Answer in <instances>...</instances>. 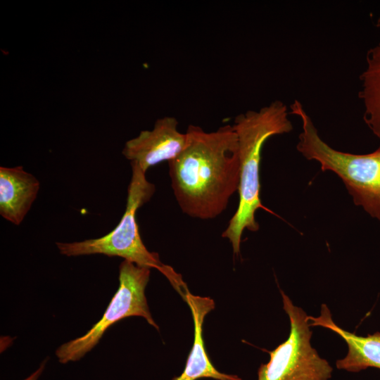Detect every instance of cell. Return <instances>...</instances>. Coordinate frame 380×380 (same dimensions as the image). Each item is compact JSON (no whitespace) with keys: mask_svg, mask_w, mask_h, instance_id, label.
Returning a JSON list of instances; mask_svg holds the SVG:
<instances>
[{"mask_svg":"<svg viewBox=\"0 0 380 380\" xmlns=\"http://www.w3.org/2000/svg\"><path fill=\"white\" fill-rule=\"evenodd\" d=\"M286 105L276 100L258 110H249L238 115L232 125L236 134L239 160V204L222 236L229 239L234 254L240 252L245 229L256 232L259 224L255 213L265 208L260 197V164L266 141L274 135L293 129Z\"/></svg>","mask_w":380,"mask_h":380,"instance_id":"2","label":"cell"},{"mask_svg":"<svg viewBox=\"0 0 380 380\" xmlns=\"http://www.w3.org/2000/svg\"><path fill=\"white\" fill-rule=\"evenodd\" d=\"M376 25H377L378 27H380V15H379V18H378V20H377V24H376Z\"/></svg>","mask_w":380,"mask_h":380,"instance_id":"13","label":"cell"},{"mask_svg":"<svg viewBox=\"0 0 380 380\" xmlns=\"http://www.w3.org/2000/svg\"><path fill=\"white\" fill-rule=\"evenodd\" d=\"M130 164L132 177L127 188L126 208L118 225L108 234L97 239L56 242V245L60 253L68 257L102 254L120 257L140 267L155 268L165 275L182 296L187 287L181 275L170 266L163 264L157 253L150 252L141 238L136 213L151 199L156 187L147 180L146 173L137 164Z\"/></svg>","mask_w":380,"mask_h":380,"instance_id":"3","label":"cell"},{"mask_svg":"<svg viewBox=\"0 0 380 380\" xmlns=\"http://www.w3.org/2000/svg\"><path fill=\"white\" fill-rule=\"evenodd\" d=\"M186 132V148L168 162L172 189L184 213L213 219L224 211L239 189L236 134L231 125L213 132L189 125Z\"/></svg>","mask_w":380,"mask_h":380,"instance_id":"1","label":"cell"},{"mask_svg":"<svg viewBox=\"0 0 380 380\" xmlns=\"http://www.w3.org/2000/svg\"><path fill=\"white\" fill-rule=\"evenodd\" d=\"M284 310L290 320L288 338L269 351L270 359L258 371V380H329L332 367L310 344L308 316L280 291Z\"/></svg>","mask_w":380,"mask_h":380,"instance_id":"6","label":"cell"},{"mask_svg":"<svg viewBox=\"0 0 380 380\" xmlns=\"http://www.w3.org/2000/svg\"><path fill=\"white\" fill-rule=\"evenodd\" d=\"M150 274V268L124 260L119 266L118 289L102 317L83 336L63 343L56 350L58 362L67 364L80 360L98 344L109 327L128 317H142L158 330L145 296Z\"/></svg>","mask_w":380,"mask_h":380,"instance_id":"5","label":"cell"},{"mask_svg":"<svg viewBox=\"0 0 380 380\" xmlns=\"http://www.w3.org/2000/svg\"><path fill=\"white\" fill-rule=\"evenodd\" d=\"M310 326H319L337 334L348 345L346 356L336 362V367L350 372H358L368 367L380 369V332L367 336H357L344 330L332 319L326 304H322L318 317L308 316Z\"/></svg>","mask_w":380,"mask_h":380,"instance_id":"9","label":"cell"},{"mask_svg":"<svg viewBox=\"0 0 380 380\" xmlns=\"http://www.w3.org/2000/svg\"><path fill=\"white\" fill-rule=\"evenodd\" d=\"M366 62L360 76L359 97L364 106V121L380 139V42L369 49Z\"/></svg>","mask_w":380,"mask_h":380,"instance_id":"11","label":"cell"},{"mask_svg":"<svg viewBox=\"0 0 380 380\" xmlns=\"http://www.w3.org/2000/svg\"><path fill=\"white\" fill-rule=\"evenodd\" d=\"M188 304L194 324V338L182 373L172 380H197L210 378L215 380H242L239 376L218 371L211 362L204 346L203 324L208 312L215 308L214 300L191 293L187 289L182 296Z\"/></svg>","mask_w":380,"mask_h":380,"instance_id":"8","label":"cell"},{"mask_svg":"<svg viewBox=\"0 0 380 380\" xmlns=\"http://www.w3.org/2000/svg\"><path fill=\"white\" fill-rule=\"evenodd\" d=\"M178 123L172 116L158 119L151 130H143L125 143L122 155L145 173L160 163L175 159L188 144L187 133L179 131Z\"/></svg>","mask_w":380,"mask_h":380,"instance_id":"7","label":"cell"},{"mask_svg":"<svg viewBox=\"0 0 380 380\" xmlns=\"http://www.w3.org/2000/svg\"><path fill=\"white\" fill-rule=\"evenodd\" d=\"M48 361V358L44 359L38 368L32 372L30 376H28L27 378H25L23 380H38V379L40 377V376L42 374L43 372L44 371L46 364Z\"/></svg>","mask_w":380,"mask_h":380,"instance_id":"12","label":"cell"},{"mask_svg":"<svg viewBox=\"0 0 380 380\" xmlns=\"http://www.w3.org/2000/svg\"><path fill=\"white\" fill-rule=\"evenodd\" d=\"M40 183L23 166L0 167V214L7 221L19 225L32 207Z\"/></svg>","mask_w":380,"mask_h":380,"instance_id":"10","label":"cell"},{"mask_svg":"<svg viewBox=\"0 0 380 380\" xmlns=\"http://www.w3.org/2000/svg\"><path fill=\"white\" fill-rule=\"evenodd\" d=\"M290 110V114L298 117L302 124L296 146L298 151L306 159L318 162L322 171L337 175L354 204L380 222V145L367 154L337 151L319 137L310 116L298 100L291 104Z\"/></svg>","mask_w":380,"mask_h":380,"instance_id":"4","label":"cell"}]
</instances>
